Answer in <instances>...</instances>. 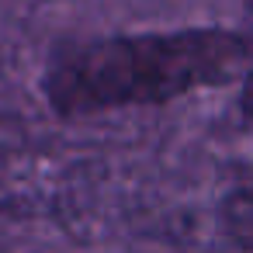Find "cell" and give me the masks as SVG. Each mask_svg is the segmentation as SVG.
<instances>
[{
    "label": "cell",
    "mask_w": 253,
    "mask_h": 253,
    "mask_svg": "<svg viewBox=\"0 0 253 253\" xmlns=\"http://www.w3.org/2000/svg\"><path fill=\"white\" fill-rule=\"evenodd\" d=\"M250 59V42L225 28L111 35L63 52L42 80L49 108L66 118L173 101L229 80Z\"/></svg>",
    "instance_id": "1"
},
{
    "label": "cell",
    "mask_w": 253,
    "mask_h": 253,
    "mask_svg": "<svg viewBox=\"0 0 253 253\" xmlns=\"http://www.w3.org/2000/svg\"><path fill=\"white\" fill-rule=\"evenodd\" d=\"M225 222H229L232 236H236L246 250H253V177L243 180V184L236 187V194L229 198V205H225Z\"/></svg>",
    "instance_id": "2"
},
{
    "label": "cell",
    "mask_w": 253,
    "mask_h": 253,
    "mask_svg": "<svg viewBox=\"0 0 253 253\" xmlns=\"http://www.w3.org/2000/svg\"><path fill=\"white\" fill-rule=\"evenodd\" d=\"M243 111L253 115V73L246 77V87H243Z\"/></svg>",
    "instance_id": "3"
},
{
    "label": "cell",
    "mask_w": 253,
    "mask_h": 253,
    "mask_svg": "<svg viewBox=\"0 0 253 253\" xmlns=\"http://www.w3.org/2000/svg\"><path fill=\"white\" fill-rule=\"evenodd\" d=\"M246 253H253V250H246Z\"/></svg>",
    "instance_id": "4"
}]
</instances>
